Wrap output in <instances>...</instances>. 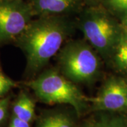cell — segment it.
<instances>
[{
	"mask_svg": "<svg viewBox=\"0 0 127 127\" xmlns=\"http://www.w3.org/2000/svg\"><path fill=\"white\" fill-rule=\"evenodd\" d=\"M87 127H97V124H90L87 126Z\"/></svg>",
	"mask_w": 127,
	"mask_h": 127,
	"instance_id": "ac0fdd59",
	"label": "cell"
},
{
	"mask_svg": "<svg viewBox=\"0 0 127 127\" xmlns=\"http://www.w3.org/2000/svg\"><path fill=\"white\" fill-rule=\"evenodd\" d=\"M37 97L46 104H66L81 114L86 107L87 97L76 83L57 70H47L28 83Z\"/></svg>",
	"mask_w": 127,
	"mask_h": 127,
	"instance_id": "7a4b0ae2",
	"label": "cell"
},
{
	"mask_svg": "<svg viewBox=\"0 0 127 127\" xmlns=\"http://www.w3.org/2000/svg\"><path fill=\"white\" fill-rule=\"evenodd\" d=\"M115 62L119 67L127 69V38L122 35L115 49Z\"/></svg>",
	"mask_w": 127,
	"mask_h": 127,
	"instance_id": "9c48e42d",
	"label": "cell"
},
{
	"mask_svg": "<svg viewBox=\"0 0 127 127\" xmlns=\"http://www.w3.org/2000/svg\"><path fill=\"white\" fill-rule=\"evenodd\" d=\"M71 31L66 16H37L14 43L26 58V70L35 74L44 68L63 45Z\"/></svg>",
	"mask_w": 127,
	"mask_h": 127,
	"instance_id": "6da1fadb",
	"label": "cell"
},
{
	"mask_svg": "<svg viewBox=\"0 0 127 127\" xmlns=\"http://www.w3.org/2000/svg\"><path fill=\"white\" fill-rule=\"evenodd\" d=\"M8 127H31V126L29 122H25L14 116L11 119Z\"/></svg>",
	"mask_w": 127,
	"mask_h": 127,
	"instance_id": "9a60e30c",
	"label": "cell"
},
{
	"mask_svg": "<svg viewBox=\"0 0 127 127\" xmlns=\"http://www.w3.org/2000/svg\"><path fill=\"white\" fill-rule=\"evenodd\" d=\"M97 127H127L119 119H104L97 123Z\"/></svg>",
	"mask_w": 127,
	"mask_h": 127,
	"instance_id": "4fadbf2b",
	"label": "cell"
},
{
	"mask_svg": "<svg viewBox=\"0 0 127 127\" xmlns=\"http://www.w3.org/2000/svg\"><path fill=\"white\" fill-rule=\"evenodd\" d=\"M37 127H55L53 114H50L42 119Z\"/></svg>",
	"mask_w": 127,
	"mask_h": 127,
	"instance_id": "2e32d148",
	"label": "cell"
},
{
	"mask_svg": "<svg viewBox=\"0 0 127 127\" xmlns=\"http://www.w3.org/2000/svg\"><path fill=\"white\" fill-rule=\"evenodd\" d=\"M104 1L113 11L122 14L123 16L127 15V0H104Z\"/></svg>",
	"mask_w": 127,
	"mask_h": 127,
	"instance_id": "8fae6325",
	"label": "cell"
},
{
	"mask_svg": "<svg viewBox=\"0 0 127 127\" xmlns=\"http://www.w3.org/2000/svg\"><path fill=\"white\" fill-rule=\"evenodd\" d=\"M53 118L55 127H73L71 120L64 114H54Z\"/></svg>",
	"mask_w": 127,
	"mask_h": 127,
	"instance_id": "7c38bea8",
	"label": "cell"
},
{
	"mask_svg": "<svg viewBox=\"0 0 127 127\" xmlns=\"http://www.w3.org/2000/svg\"><path fill=\"white\" fill-rule=\"evenodd\" d=\"M78 25L87 42L102 55H107L115 49L122 36L121 26L97 6L85 9Z\"/></svg>",
	"mask_w": 127,
	"mask_h": 127,
	"instance_id": "277c9868",
	"label": "cell"
},
{
	"mask_svg": "<svg viewBox=\"0 0 127 127\" xmlns=\"http://www.w3.org/2000/svg\"><path fill=\"white\" fill-rule=\"evenodd\" d=\"M33 17L28 1L0 0V45L15 42Z\"/></svg>",
	"mask_w": 127,
	"mask_h": 127,
	"instance_id": "5b68a950",
	"label": "cell"
},
{
	"mask_svg": "<svg viewBox=\"0 0 127 127\" xmlns=\"http://www.w3.org/2000/svg\"><path fill=\"white\" fill-rule=\"evenodd\" d=\"M9 103V98L0 99V124L4 121L7 116Z\"/></svg>",
	"mask_w": 127,
	"mask_h": 127,
	"instance_id": "5bb4252c",
	"label": "cell"
},
{
	"mask_svg": "<svg viewBox=\"0 0 127 127\" xmlns=\"http://www.w3.org/2000/svg\"><path fill=\"white\" fill-rule=\"evenodd\" d=\"M34 16H66L81 9L83 0H28Z\"/></svg>",
	"mask_w": 127,
	"mask_h": 127,
	"instance_id": "52a82bcc",
	"label": "cell"
},
{
	"mask_svg": "<svg viewBox=\"0 0 127 127\" xmlns=\"http://www.w3.org/2000/svg\"><path fill=\"white\" fill-rule=\"evenodd\" d=\"M95 110L119 111L127 107V82L121 78H111L97 95L87 97Z\"/></svg>",
	"mask_w": 127,
	"mask_h": 127,
	"instance_id": "8992f818",
	"label": "cell"
},
{
	"mask_svg": "<svg viewBox=\"0 0 127 127\" xmlns=\"http://www.w3.org/2000/svg\"></svg>",
	"mask_w": 127,
	"mask_h": 127,
	"instance_id": "d6986e66",
	"label": "cell"
},
{
	"mask_svg": "<svg viewBox=\"0 0 127 127\" xmlns=\"http://www.w3.org/2000/svg\"><path fill=\"white\" fill-rule=\"evenodd\" d=\"M16 86V83L0 70V97Z\"/></svg>",
	"mask_w": 127,
	"mask_h": 127,
	"instance_id": "30bf717a",
	"label": "cell"
},
{
	"mask_svg": "<svg viewBox=\"0 0 127 127\" xmlns=\"http://www.w3.org/2000/svg\"><path fill=\"white\" fill-rule=\"evenodd\" d=\"M14 116L31 123L35 117V105L32 98L22 91L13 106Z\"/></svg>",
	"mask_w": 127,
	"mask_h": 127,
	"instance_id": "ba28073f",
	"label": "cell"
},
{
	"mask_svg": "<svg viewBox=\"0 0 127 127\" xmlns=\"http://www.w3.org/2000/svg\"><path fill=\"white\" fill-rule=\"evenodd\" d=\"M58 62L61 73L74 83H91L100 72V59L88 42L74 40L59 50Z\"/></svg>",
	"mask_w": 127,
	"mask_h": 127,
	"instance_id": "3957f363",
	"label": "cell"
},
{
	"mask_svg": "<svg viewBox=\"0 0 127 127\" xmlns=\"http://www.w3.org/2000/svg\"><path fill=\"white\" fill-rule=\"evenodd\" d=\"M121 28L122 31V35L127 38V15L123 16L121 23Z\"/></svg>",
	"mask_w": 127,
	"mask_h": 127,
	"instance_id": "e0dca14e",
	"label": "cell"
}]
</instances>
